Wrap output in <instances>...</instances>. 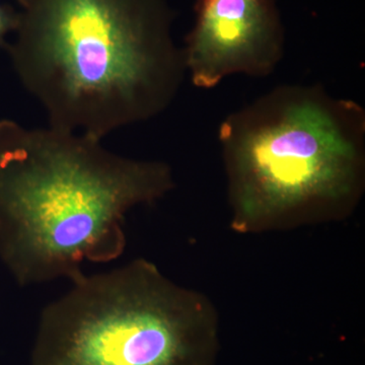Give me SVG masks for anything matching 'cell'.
Instances as JSON below:
<instances>
[{"label": "cell", "mask_w": 365, "mask_h": 365, "mask_svg": "<svg viewBox=\"0 0 365 365\" xmlns=\"http://www.w3.org/2000/svg\"><path fill=\"white\" fill-rule=\"evenodd\" d=\"M11 56L49 126L103 138L174 102L186 76L168 0H16Z\"/></svg>", "instance_id": "cell-2"}, {"label": "cell", "mask_w": 365, "mask_h": 365, "mask_svg": "<svg viewBox=\"0 0 365 365\" xmlns=\"http://www.w3.org/2000/svg\"><path fill=\"white\" fill-rule=\"evenodd\" d=\"M185 47L186 73L211 90L234 74L270 76L284 55V30L275 0H196Z\"/></svg>", "instance_id": "cell-5"}, {"label": "cell", "mask_w": 365, "mask_h": 365, "mask_svg": "<svg viewBox=\"0 0 365 365\" xmlns=\"http://www.w3.org/2000/svg\"><path fill=\"white\" fill-rule=\"evenodd\" d=\"M41 312L31 365H215L220 317L207 295L138 258L81 272Z\"/></svg>", "instance_id": "cell-4"}, {"label": "cell", "mask_w": 365, "mask_h": 365, "mask_svg": "<svg viewBox=\"0 0 365 365\" xmlns=\"http://www.w3.org/2000/svg\"><path fill=\"white\" fill-rule=\"evenodd\" d=\"M19 24V11L9 4H0V48L6 50V36L14 33Z\"/></svg>", "instance_id": "cell-6"}, {"label": "cell", "mask_w": 365, "mask_h": 365, "mask_svg": "<svg viewBox=\"0 0 365 365\" xmlns=\"http://www.w3.org/2000/svg\"><path fill=\"white\" fill-rule=\"evenodd\" d=\"M230 227L242 235L346 220L365 190V110L321 86H277L218 129Z\"/></svg>", "instance_id": "cell-3"}, {"label": "cell", "mask_w": 365, "mask_h": 365, "mask_svg": "<svg viewBox=\"0 0 365 365\" xmlns=\"http://www.w3.org/2000/svg\"><path fill=\"white\" fill-rule=\"evenodd\" d=\"M176 186L172 168L107 150L100 139L0 120V261L21 287L73 279L116 260L125 216Z\"/></svg>", "instance_id": "cell-1"}]
</instances>
